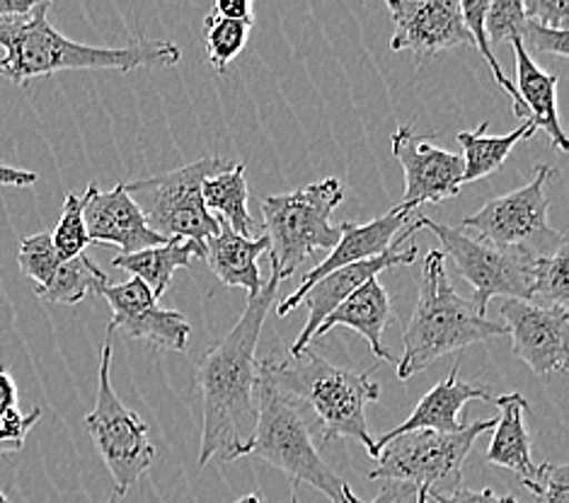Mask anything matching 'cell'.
<instances>
[{"mask_svg": "<svg viewBox=\"0 0 569 503\" xmlns=\"http://www.w3.org/2000/svg\"><path fill=\"white\" fill-rule=\"evenodd\" d=\"M281 276L272 266L262 291L248 298L236 328L221 342L211 344L197 363L201 392V447L199 467L213 457L233 462L248 455L257 426V344L269 310L274 305Z\"/></svg>", "mask_w": 569, "mask_h": 503, "instance_id": "6da1fadb", "label": "cell"}, {"mask_svg": "<svg viewBox=\"0 0 569 503\" xmlns=\"http://www.w3.org/2000/svg\"><path fill=\"white\" fill-rule=\"evenodd\" d=\"M51 3H37L27 16L0 18V78L24 85L27 80L61 71H133V68H168L182 59L172 42L137 39L124 49L88 47L53 30L47 12Z\"/></svg>", "mask_w": 569, "mask_h": 503, "instance_id": "7a4b0ae2", "label": "cell"}, {"mask_svg": "<svg viewBox=\"0 0 569 503\" xmlns=\"http://www.w3.org/2000/svg\"><path fill=\"white\" fill-rule=\"evenodd\" d=\"M257 369L298 404L308 406L320 424L322 445L337 439H357L376 460V439L366 421V404L381 398V388L371 380L373 369L363 373L342 369L310 346L283 359L269 353L257 361Z\"/></svg>", "mask_w": 569, "mask_h": 503, "instance_id": "3957f363", "label": "cell"}, {"mask_svg": "<svg viewBox=\"0 0 569 503\" xmlns=\"http://www.w3.org/2000/svg\"><path fill=\"white\" fill-rule=\"evenodd\" d=\"M505 334V324L482 318L476 305L456 293L446 274L443 252L431 250L425 256L417 305L402 334V356L396 363V373L400 380H410L453 351Z\"/></svg>", "mask_w": 569, "mask_h": 503, "instance_id": "277c9868", "label": "cell"}, {"mask_svg": "<svg viewBox=\"0 0 569 503\" xmlns=\"http://www.w3.org/2000/svg\"><path fill=\"white\" fill-rule=\"evenodd\" d=\"M254 404L257 426L248 455L260 457L274 470L287 474L293 492L301 484H308L328 496L330 503H363L322 460L306 421L303 406L260 369H257Z\"/></svg>", "mask_w": 569, "mask_h": 503, "instance_id": "5b68a950", "label": "cell"}, {"mask_svg": "<svg viewBox=\"0 0 569 503\" xmlns=\"http://www.w3.org/2000/svg\"><path fill=\"white\" fill-rule=\"evenodd\" d=\"M342 199L345 187L337 177H325L296 192L262 199L269 266L279 271L281 281L293 276L298 266L318 250L332 252L337 248L340 228L330 223V215Z\"/></svg>", "mask_w": 569, "mask_h": 503, "instance_id": "8992f818", "label": "cell"}, {"mask_svg": "<svg viewBox=\"0 0 569 503\" xmlns=\"http://www.w3.org/2000/svg\"><path fill=\"white\" fill-rule=\"evenodd\" d=\"M233 165L236 162L228 158L207 155L192 162V165L146 177V180H137L124 187L153 233H158L162 240L194 242L201 250V260H204V244L219 233V221L204 207L201 184L209 177L221 174Z\"/></svg>", "mask_w": 569, "mask_h": 503, "instance_id": "52a82bcc", "label": "cell"}, {"mask_svg": "<svg viewBox=\"0 0 569 503\" xmlns=\"http://www.w3.org/2000/svg\"><path fill=\"white\" fill-rule=\"evenodd\" d=\"M495 426L497 419H485L453 433H400L378 451L369 480L412 484L429 494H451L463 484V465L476 441Z\"/></svg>", "mask_w": 569, "mask_h": 503, "instance_id": "ba28073f", "label": "cell"}, {"mask_svg": "<svg viewBox=\"0 0 569 503\" xmlns=\"http://www.w3.org/2000/svg\"><path fill=\"white\" fill-rule=\"evenodd\" d=\"M419 230L427 228L441 242L443 256H451L458 276L472 285L470 303L485 318L492 298L505 301H531L533 264L538 252L531 248H497L468 235L466 230L443 225L417 213Z\"/></svg>", "mask_w": 569, "mask_h": 503, "instance_id": "9c48e42d", "label": "cell"}, {"mask_svg": "<svg viewBox=\"0 0 569 503\" xmlns=\"http://www.w3.org/2000/svg\"><path fill=\"white\" fill-rule=\"evenodd\" d=\"M112 369V344L107 342L100 351V380L98 398L92 412L83 419V426L110 470L119 496H127L129 489L151 470L156 460V447L148 441V426L137 412L117 398L110 380Z\"/></svg>", "mask_w": 569, "mask_h": 503, "instance_id": "30bf717a", "label": "cell"}, {"mask_svg": "<svg viewBox=\"0 0 569 503\" xmlns=\"http://www.w3.org/2000/svg\"><path fill=\"white\" fill-rule=\"evenodd\" d=\"M558 177L550 165H538L533 180L517 192L490 199L460 223V230H472V238L497 244V248H528V242L540 238L543 242H558L565 233L548 225L550 201L546 184Z\"/></svg>", "mask_w": 569, "mask_h": 503, "instance_id": "8fae6325", "label": "cell"}, {"mask_svg": "<svg viewBox=\"0 0 569 503\" xmlns=\"http://www.w3.org/2000/svg\"><path fill=\"white\" fill-rule=\"evenodd\" d=\"M507 334H511L513 356L531 373H565L569 361V310L538 305L533 301H501Z\"/></svg>", "mask_w": 569, "mask_h": 503, "instance_id": "7c38bea8", "label": "cell"}, {"mask_svg": "<svg viewBox=\"0 0 569 503\" xmlns=\"http://www.w3.org/2000/svg\"><path fill=\"white\" fill-rule=\"evenodd\" d=\"M100 298L112 308L110 334L119 332L133 342H146L160 351H184L192 328L174 310L160 308L151 289L139 279L127 283H107Z\"/></svg>", "mask_w": 569, "mask_h": 503, "instance_id": "4fadbf2b", "label": "cell"}, {"mask_svg": "<svg viewBox=\"0 0 569 503\" xmlns=\"http://www.w3.org/2000/svg\"><path fill=\"white\" fill-rule=\"evenodd\" d=\"M392 155L405 172L402 207L419 211L425 203L453 199L463 189V158L433 145L410 127L392 133Z\"/></svg>", "mask_w": 569, "mask_h": 503, "instance_id": "5bb4252c", "label": "cell"}, {"mask_svg": "<svg viewBox=\"0 0 569 503\" xmlns=\"http://www.w3.org/2000/svg\"><path fill=\"white\" fill-rule=\"evenodd\" d=\"M388 10L396 24L390 49H410L417 63L439 51L472 44L456 0H388Z\"/></svg>", "mask_w": 569, "mask_h": 503, "instance_id": "9a60e30c", "label": "cell"}, {"mask_svg": "<svg viewBox=\"0 0 569 503\" xmlns=\"http://www.w3.org/2000/svg\"><path fill=\"white\" fill-rule=\"evenodd\" d=\"M415 213L417 211L398 203V207H392L386 215H381V219H376L371 223H363V225L342 223L340 225V242H337V248L328 256H325V262H320L316 269L308 271V274L303 276V283L298 285L287 301L279 303L277 315L279 318L291 315V312L303 303L308 291L313 289L320 279L330 276L332 271L363 262V260H373V256L392 250V242H396V238L402 233V228L415 219Z\"/></svg>", "mask_w": 569, "mask_h": 503, "instance_id": "2e32d148", "label": "cell"}, {"mask_svg": "<svg viewBox=\"0 0 569 503\" xmlns=\"http://www.w3.org/2000/svg\"><path fill=\"white\" fill-rule=\"evenodd\" d=\"M83 221L90 242L114 244L121 254H133L168 242L146 225L124 184H117L110 192H102L98 184H88L83 197Z\"/></svg>", "mask_w": 569, "mask_h": 503, "instance_id": "e0dca14e", "label": "cell"}, {"mask_svg": "<svg viewBox=\"0 0 569 503\" xmlns=\"http://www.w3.org/2000/svg\"><path fill=\"white\" fill-rule=\"evenodd\" d=\"M417 252H419L417 244H410V248L402 250V252L400 250H388L383 254L373 256V260H363V262H357V264L342 266V269L332 271L330 276L320 279L313 285V289L308 291V295L303 298L301 305L308 308V320L303 324V330L298 332L296 342L289 349V353H301L303 349H308L310 342H313L318 328L325 322V318L340 308L351 293L361 289L366 281L378 279V274H383V271L390 269V266L412 264L417 260Z\"/></svg>", "mask_w": 569, "mask_h": 503, "instance_id": "ac0fdd59", "label": "cell"}, {"mask_svg": "<svg viewBox=\"0 0 569 503\" xmlns=\"http://www.w3.org/2000/svg\"><path fill=\"white\" fill-rule=\"evenodd\" d=\"M460 361L453 365L451 373L446 375L441 383L433 385L422 400L417 402L412 414L408 416L405 424L396 426L392 431L383 433L381 439L376 441V457L378 451L390 441L400 436V433H410V431H437V433H453L460 431L466 424H460V412L470 400H480V402H495V398L482 383H466L458 375Z\"/></svg>", "mask_w": 569, "mask_h": 503, "instance_id": "d6986e66", "label": "cell"}, {"mask_svg": "<svg viewBox=\"0 0 569 503\" xmlns=\"http://www.w3.org/2000/svg\"><path fill=\"white\" fill-rule=\"evenodd\" d=\"M513 61H517V94H519V112L513 117H526V121H533L538 129H546L552 145L560 153L569 151L567 135L560 124L558 114V73H548L540 68L533 59L531 51H526L521 37H511Z\"/></svg>", "mask_w": 569, "mask_h": 503, "instance_id": "ffe728a7", "label": "cell"}, {"mask_svg": "<svg viewBox=\"0 0 569 503\" xmlns=\"http://www.w3.org/2000/svg\"><path fill=\"white\" fill-rule=\"evenodd\" d=\"M390 320H392L390 295L383 285L378 283V279H371V281H366L361 289L351 293L340 308L325 318V322L320 324L313 339L328 334L337 328H347L351 332L361 334L366 342H369L371 353L376 359L396 365L398 359L383 346V332H386Z\"/></svg>", "mask_w": 569, "mask_h": 503, "instance_id": "44dd1931", "label": "cell"}, {"mask_svg": "<svg viewBox=\"0 0 569 503\" xmlns=\"http://www.w3.org/2000/svg\"><path fill=\"white\" fill-rule=\"evenodd\" d=\"M269 252V240L262 238H242L228 223L219 221V233L207 240L204 260L211 266L221 283L230 289L248 291V298L262 291L260 276V256Z\"/></svg>", "mask_w": 569, "mask_h": 503, "instance_id": "7402d4cb", "label": "cell"}, {"mask_svg": "<svg viewBox=\"0 0 569 503\" xmlns=\"http://www.w3.org/2000/svg\"><path fill=\"white\" fill-rule=\"evenodd\" d=\"M501 416L497 419L495 436L487 445L485 460L495 467H505L519 474L521 484L528 489L536 482L538 465H533L531 457V436L526 431L523 414L528 410V400L521 392H509L495 398Z\"/></svg>", "mask_w": 569, "mask_h": 503, "instance_id": "603a6c76", "label": "cell"}, {"mask_svg": "<svg viewBox=\"0 0 569 503\" xmlns=\"http://www.w3.org/2000/svg\"><path fill=\"white\" fill-rule=\"evenodd\" d=\"M194 256H201V250L189 240H168L158 248H148L133 254H117L112 260L114 269H124L133 279L143 281L151 289L156 301L168 293L174 271L189 266Z\"/></svg>", "mask_w": 569, "mask_h": 503, "instance_id": "cb8c5ba5", "label": "cell"}, {"mask_svg": "<svg viewBox=\"0 0 569 503\" xmlns=\"http://www.w3.org/2000/svg\"><path fill=\"white\" fill-rule=\"evenodd\" d=\"M538 127L533 121H523L519 129H513L507 135H487V121L476 129V131H458V143L463 145V184L485 180V177L495 174L509 153L513 151V145L526 139H533V133Z\"/></svg>", "mask_w": 569, "mask_h": 503, "instance_id": "d4e9b609", "label": "cell"}, {"mask_svg": "<svg viewBox=\"0 0 569 503\" xmlns=\"http://www.w3.org/2000/svg\"><path fill=\"white\" fill-rule=\"evenodd\" d=\"M248 194L246 165L242 162H236L230 170L213 174L201 184V199H204V207L213 219L228 223L238 235L252 240L257 223L248 211Z\"/></svg>", "mask_w": 569, "mask_h": 503, "instance_id": "484cf974", "label": "cell"}, {"mask_svg": "<svg viewBox=\"0 0 569 503\" xmlns=\"http://www.w3.org/2000/svg\"><path fill=\"white\" fill-rule=\"evenodd\" d=\"M107 283H110V279H107L104 271L88 254H80L73 260H63L44 285H37L34 293L47 303L78 305L90 293L100 295Z\"/></svg>", "mask_w": 569, "mask_h": 503, "instance_id": "4316f807", "label": "cell"}, {"mask_svg": "<svg viewBox=\"0 0 569 503\" xmlns=\"http://www.w3.org/2000/svg\"><path fill=\"white\" fill-rule=\"evenodd\" d=\"M531 301L538 305L569 310V240L555 244L548 254H538L533 264Z\"/></svg>", "mask_w": 569, "mask_h": 503, "instance_id": "83f0119b", "label": "cell"}, {"mask_svg": "<svg viewBox=\"0 0 569 503\" xmlns=\"http://www.w3.org/2000/svg\"><path fill=\"white\" fill-rule=\"evenodd\" d=\"M252 24L219 18L211 10L204 18V51L209 63L219 73H226L230 61H236L238 53L246 49Z\"/></svg>", "mask_w": 569, "mask_h": 503, "instance_id": "f1b7e54d", "label": "cell"}, {"mask_svg": "<svg viewBox=\"0 0 569 503\" xmlns=\"http://www.w3.org/2000/svg\"><path fill=\"white\" fill-rule=\"evenodd\" d=\"M51 242L57 248L61 260H73V256L86 254V248L90 244L86 221H83V197L69 192L63 199L61 219L59 225L53 228Z\"/></svg>", "mask_w": 569, "mask_h": 503, "instance_id": "f546056e", "label": "cell"}, {"mask_svg": "<svg viewBox=\"0 0 569 503\" xmlns=\"http://www.w3.org/2000/svg\"><path fill=\"white\" fill-rule=\"evenodd\" d=\"M487 8H490V3H487V0H466V3H460V16H463V24H466V30H468V34H470L472 47H478V51L485 57L487 66H490V71H492L497 83L511 94L513 114H517V112H519V94H517V88H513V80H509V78L505 76V71H501V66H499V61H497V57H495V51H492V47H490V39H487V32H485Z\"/></svg>", "mask_w": 569, "mask_h": 503, "instance_id": "4dcf8cb0", "label": "cell"}, {"mask_svg": "<svg viewBox=\"0 0 569 503\" xmlns=\"http://www.w3.org/2000/svg\"><path fill=\"white\" fill-rule=\"evenodd\" d=\"M18 262L24 271V276H30L37 289V285H44L53 276V271L59 269L63 260L59 256L57 248H53L51 233H37L20 242Z\"/></svg>", "mask_w": 569, "mask_h": 503, "instance_id": "1f68e13d", "label": "cell"}, {"mask_svg": "<svg viewBox=\"0 0 569 503\" xmlns=\"http://www.w3.org/2000/svg\"><path fill=\"white\" fill-rule=\"evenodd\" d=\"M523 24L526 16L521 0H495V3L487 8L485 32L487 39H490V47L507 42L511 37H521Z\"/></svg>", "mask_w": 569, "mask_h": 503, "instance_id": "d6a6232c", "label": "cell"}, {"mask_svg": "<svg viewBox=\"0 0 569 503\" xmlns=\"http://www.w3.org/2000/svg\"><path fill=\"white\" fill-rule=\"evenodd\" d=\"M538 503H569V467L543 462L538 465L536 482L528 486Z\"/></svg>", "mask_w": 569, "mask_h": 503, "instance_id": "836d02e7", "label": "cell"}, {"mask_svg": "<svg viewBox=\"0 0 569 503\" xmlns=\"http://www.w3.org/2000/svg\"><path fill=\"white\" fill-rule=\"evenodd\" d=\"M42 416V410H32L30 414H22L20 410H12L0 414V453H18L24 447L27 433Z\"/></svg>", "mask_w": 569, "mask_h": 503, "instance_id": "e575fe53", "label": "cell"}, {"mask_svg": "<svg viewBox=\"0 0 569 503\" xmlns=\"http://www.w3.org/2000/svg\"><path fill=\"white\" fill-rule=\"evenodd\" d=\"M521 42L526 51H538V53H550V57L567 59L569 57V32L560 30H548V27H540L531 20H526Z\"/></svg>", "mask_w": 569, "mask_h": 503, "instance_id": "d590c367", "label": "cell"}, {"mask_svg": "<svg viewBox=\"0 0 569 503\" xmlns=\"http://www.w3.org/2000/svg\"><path fill=\"white\" fill-rule=\"evenodd\" d=\"M523 16L548 30L567 32L569 27V0H528L523 3Z\"/></svg>", "mask_w": 569, "mask_h": 503, "instance_id": "8d00e7d4", "label": "cell"}, {"mask_svg": "<svg viewBox=\"0 0 569 503\" xmlns=\"http://www.w3.org/2000/svg\"><path fill=\"white\" fill-rule=\"evenodd\" d=\"M433 503H519L513 496H497L492 489H456L451 494H429Z\"/></svg>", "mask_w": 569, "mask_h": 503, "instance_id": "74e56055", "label": "cell"}, {"mask_svg": "<svg viewBox=\"0 0 569 503\" xmlns=\"http://www.w3.org/2000/svg\"><path fill=\"white\" fill-rule=\"evenodd\" d=\"M211 10L219 18L254 24V10H252L250 0H219V3H216Z\"/></svg>", "mask_w": 569, "mask_h": 503, "instance_id": "f35d334b", "label": "cell"}, {"mask_svg": "<svg viewBox=\"0 0 569 503\" xmlns=\"http://www.w3.org/2000/svg\"><path fill=\"white\" fill-rule=\"evenodd\" d=\"M371 503H417V489L402 482H386Z\"/></svg>", "mask_w": 569, "mask_h": 503, "instance_id": "ab89813d", "label": "cell"}, {"mask_svg": "<svg viewBox=\"0 0 569 503\" xmlns=\"http://www.w3.org/2000/svg\"><path fill=\"white\" fill-rule=\"evenodd\" d=\"M18 400L20 394H18L16 378L8 373L6 365H0V414L18 410Z\"/></svg>", "mask_w": 569, "mask_h": 503, "instance_id": "60d3db41", "label": "cell"}, {"mask_svg": "<svg viewBox=\"0 0 569 503\" xmlns=\"http://www.w3.org/2000/svg\"><path fill=\"white\" fill-rule=\"evenodd\" d=\"M39 174L30 170L10 168L6 162H0V187H32L37 184Z\"/></svg>", "mask_w": 569, "mask_h": 503, "instance_id": "b9f144b4", "label": "cell"}, {"mask_svg": "<svg viewBox=\"0 0 569 503\" xmlns=\"http://www.w3.org/2000/svg\"><path fill=\"white\" fill-rule=\"evenodd\" d=\"M34 6V0H0V18L27 16Z\"/></svg>", "mask_w": 569, "mask_h": 503, "instance_id": "7bdbcfd3", "label": "cell"}, {"mask_svg": "<svg viewBox=\"0 0 569 503\" xmlns=\"http://www.w3.org/2000/svg\"><path fill=\"white\" fill-rule=\"evenodd\" d=\"M417 503H429V492H425V489H417Z\"/></svg>", "mask_w": 569, "mask_h": 503, "instance_id": "ee69618b", "label": "cell"}, {"mask_svg": "<svg viewBox=\"0 0 569 503\" xmlns=\"http://www.w3.org/2000/svg\"><path fill=\"white\" fill-rule=\"evenodd\" d=\"M236 503H260V496H254V494H250V496H242V499H238Z\"/></svg>", "mask_w": 569, "mask_h": 503, "instance_id": "f6af8a7d", "label": "cell"}, {"mask_svg": "<svg viewBox=\"0 0 569 503\" xmlns=\"http://www.w3.org/2000/svg\"><path fill=\"white\" fill-rule=\"evenodd\" d=\"M0 503H10V501H8V496H6L3 492H0Z\"/></svg>", "mask_w": 569, "mask_h": 503, "instance_id": "bcb514c9", "label": "cell"}, {"mask_svg": "<svg viewBox=\"0 0 569 503\" xmlns=\"http://www.w3.org/2000/svg\"><path fill=\"white\" fill-rule=\"evenodd\" d=\"M291 503H301V501H298V496L293 494V496H291Z\"/></svg>", "mask_w": 569, "mask_h": 503, "instance_id": "7dc6e473", "label": "cell"}]
</instances>
